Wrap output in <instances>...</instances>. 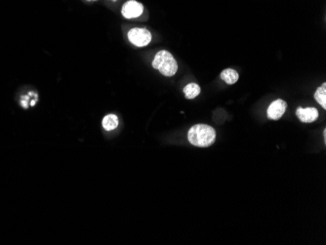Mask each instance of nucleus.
<instances>
[{"label":"nucleus","mask_w":326,"mask_h":245,"mask_svg":"<svg viewBox=\"0 0 326 245\" xmlns=\"http://www.w3.org/2000/svg\"><path fill=\"white\" fill-rule=\"evenodd\" d=\"M188 139L190 143L196 147H207L215 142L216 132L214 128L209 125L198 124L190 129Z\"/></svg>","instance_id":"obj_1"},{"label":"nucleus","mask_w":326,"mask_h":245,"mask_svg":"<svg viewBox=\"0 0 326 245\" xmlns=\"http://www.w3.org/2000/svg\"><path fill=\"white\" fill-rule=\"evenodd\" d=\"M152 67L165 76H173L178 71V64L174 57L166 50H161L155 55Z\"/></svg>","instance_id":"obj_2"},{"label":"nucleus","mask_w":326,"mask_h":245,"mask_svg":"<svg viewBox=\"0 0 326 245\" xmlns=\"http://www.w3.org/2000/svg\"><path fill=\"white\" fill-rule=\"evenodd\" d=\"M128 39L137 47L147 46L151 40V32L146 28H132L128 32Z\"/></svg>","instance_id":"obj_3"},{"label":"nucleus","mask_w":326,"mask_h":245,"mask_svg":"<svg viewBox=\"0 0 326 245\" xmlns=\"http://www.w3.org/2000/svg\"><path fill=\"white\" fill-rule=\"evenodd\" d=\"M143 11H144L143 5L135 0L127 1L122 7V15L126 19L137 18L142 15Z\"/></svg>","instance_id":"obj_4"},{"label":"nucleus","mask_w":326,"mask_h":245,"mask_svg":"<svg viewBox=\"0 0 326 245\" xmlns=\"http://www.w3.org/2000/svg\"><path fill=\"white\" fill-rule=\"evenodd\" d=\"M286 108H287V104L283 100L281 99L276 100L268 108V112H267L268 118L272 121H278L284 115Z\"/></svg>","instance_id":"obj_5"},{"label":"nucleus","mask_w":326,"mask_h":245,"mask_svg":"<svg viewBox=\"0 0 326 245\" xmlns=\"http://www.w3.org/2000/svg\"><path fill=\"white\" fill-rule=\"evenodd\" d=\"M296 116L302 122H314L319 119V111L316 108H298L296 111Z\"/></svg>","instance_id":"obj_6"},{"label":"nucleus","mask_w":326,"mask_h":245,"mask_svg":"<svg viewBox=\"0 0 326 245\" xmlns=\"http://www.w3.org/2000/svg\"><path fill=\"white\" fill-rule=\"evenodd\" d=\"M118 126V119L114 115H109L103 120V127L107 131H111L117 128Z\"/></svg>","instance_id":"obj_7"},{"label":"nucleus","mask_w":326,"mask_h":245,"mask_svg":"<svg viewBox=\"0 0 326 245\" xmlns=\"http://www.w3.org/2000/svg\"><path fill=\"white\" fill-rule=\"evenodd\" d=\"M221 78L226 82V84L230 85V84H234L238 80L239 75L237 74V72H235L234 70L226 69V70L222 72Z\"/></svg>","instance_id":"obj_8"},{"label":"nucleus","mask_w":326,"mask_h":245,"mask_svg":"<svg viewBox=\"0 0 326 245\" xmlns=\"http://www.w3.org/2000/svg\"><path fill=\"white\" fill-rule=\"evenodd\" d=\"M184 93L187 99H195L201 93V87L196 83H190L184 88Z\"/></svg>","instance_id":"obj_9"},{"label":"nucleus","mask_w":326,"mask_h":245,"mask_svg":"<svg viewBox=\"0 0 326 245\" xmlns=\"http://www.w3.org/2000/svg\"><path fill=\"white\" fill-rule=\"evenodd\" d=\"M315 99L317 102L326 110V83H324L315 93Z\"/></svg>","instance_id":"obj_10"},{"label":"nucleus","mask_w":326,"mask_h":245,"mask_svg":"<svg viewBox=\"0 0 326 245\" xmlns=\"http://www.w3.org/2000/svg\"><path fill=\"white\" fill-rule=\"evenodd\" d=\"M112 1H116V0H112Z\"/></svg>","instance_id":"obj_11"}]
</instances>
